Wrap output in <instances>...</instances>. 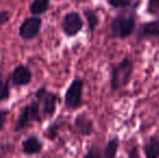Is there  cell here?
Segmentation results:
<instances>
[{"instance_id": "cell-1", "label": "cell", "mask_w": 159, "mask_h": 158, "mask_svg": "<svg viewBox=\"0 0 159 158\" xmlns=\"http://www.w3.org/2000/svg\"><path fill=\"white\" fill-rule=\"evenodd\" d=\"M135 28V11L132 10L129 13H118L108 24L109 37L113 39L125 40L134 34Z\"/></svg>"}, {"instance_id": "cell-2", "label": "cell", "mask_w": 159, "mask_h": 158, "mask_svg": "<svg viewBox=\"0 0 159 158\" xmlns=\"http://www.w3.org/2000/svg\"><path fill=\"white\" fill-rule=\"evenodd\" d=\"M134 72V62L131 56L126 55L119 63L111 64L109 86L111 91L122 90L130 84Z\"/></svg>"}, {"instance_id": "cell-3", "label": "cell", "mask_w": 159, "mask_h": 158, "mask_svg": "<svg viewBox=\"0 0 159 158\" xmlns=\"http://www.w3.org/2000/svg\"><path fill=\"white\" fill-rule=\"evenodd\" d=\"M84 81L80 77H76L67 88L64 95V103L68 111L78 110L84 104L82 94H84Z\"/></svg>"}, {"instance_id": "cell-4", "label": "cell", "mask_w": 159, "mask_h": 158, "mask_svg": "<svg viewBox=\"0 0 159 158\" xmlns=\"http://www.w3.org/2000/svg\"><path fill=\"white\" fill-rule=\"evenodd\" d=\"M40 121H41V114H40L39 102L33 101L24 106V108L22 110L21 114L16 120V124H15L14 131L20 132V131L30 128L33 122Z\"/></svg>"}, {"instance_id": "cell-5", "label": "cell", "mask_w": 159, "mask_h": 158, "mask_svg": "<svg viewBox=\"0 0 159 158\" xmlns=\"http://www.w3.org/2000/svg\"><path fill=\"white\" fill-rule=\"evenodd\" d=\"M84 20H82L81 15L76 11H71L64 15L61 22V29L63 32L65 36L69 37H75L79 34L84 28Z\"/></svg>"}, {"instance_id": "cell-6", "label": "cell", "mask_w": 159, "mask_h": 158, "mask_svg": "<svg viewBox=\"0 0 159 158\" xmlns=\"http://www.w3.org/2000/svg\"><path fill=\"white\" fill-rule=\"evenodd\" d=\"M42 25V20L39 15L26 17L19 28V36L25 41L35 39L40 32Z\"/></svg>"}, {"instance_id": "cell-7", "label": "cell", "mask_w": 159, "mask_h": 158, "mask_svg": "<svg viewBox=\"0 0 159 158\" xmlns=\"http://www.w3.org/2000/svg\"><path fill=\"white\" fill-rule=\"evenodd\" d=\"M136 39L139 41L148 40L159 43V17H157V20L141 24L136 32Z\"/></svg>"}, {"instance_id": "cell-8", "label": "cell", "mask_w": 159, "mask_h": 158, "mask_svg": "<svg viewBox=\"0 0 159 158\" xmlns=\"http://www.w3.org/2000/svg\"><path fill=\"white\" fill-rule=\"evenodd\" d=\"M32 72L30 67L25 65H17L14 70H12L11 75L9 76L10 82H12L13 86L15 87H23L27 86L32 81Z\"/></svg>"}, {"instance_id": "cell-9", "label": "cell", "mask_w": 159, "mask_h": 158, "mask_svg": "<svg viewBox=\"0 0 159 158\" xmlns=\"http://www.w3.org/2000/svg\"><path fill=\"white\" fill-rule=\"evenodd\" d=\"M74 126L77 131L84 137H90L94 131V122L86 112L80 113L74 120Z\"/></svg>"}, {"instance_id": "cell-10", "label": "cell", "mask_w": 159, "mask_h": 158, "mask_svg": "<svg viewBox=\"0 0 159 158\" xmlns=\"http://www.w3.org/2000/svg\"><path fill=\"white\" fill-rule=\"evenodd\" d=\"M42 114L46 117H51L57 112L59 97L54 92H48L42 97Z\"/></svg>"}, {"instance_id": "cell-11", "label": "cell", "mask_w": 159, "mask_h": 158, "mask_svg": "<svg viewBox=\"0 0 159 158\" xmlns=\"http://www.w3.org/2000/svg\"><path fill=\"white\" fill-rule=\"evenodd\" d=\"M42 147H43V144L41 140L36 135H30L22 142V150L26 155L39 154Z\"/></svg>"}, {"instance_id": "cell-12", "label": "cell", "mask_w": 159, "mask_h": 158, "mask_svg": "<svg viewBox=\"0 0 159 158\" xmlns=\"http://www.w3.org/2000/svg\"><path fill=\"white\" fill-rule=\"evenodd\" d=\"M144 155L147 158H158L159 157V135L153 134L146 140L143 145Z\"/></svg>"}, {"instance_id": "cell-13", "label": "cell", "mask_w": 159, "mask_h": 158, "mask_svg": "<svg viewBox=\"0 0 159 158\" xmlns=\"http://www.w3.org/2000/svg\"><path fill=\"white\" fill-rule=\"evenodd\" d=\"M84 15L87 20V24H88V30L90 35H93L96 29V27L100 24V17H98V12L94 9L86 8L84 9Z\"/></svg>"}, {"instance_id": "cell-14", "label": "cell", "mask_w": 159, "mask_h": 158, "mask_svg": "<svg viewBox=\"0 0 159 158\" xmlns=\"http://www.w3.org/2000/svg\"><path fill=\"white\" fill-rule=\"evenodd\" d=\"M120 146V140L119 138L114 137L107 141L104 150H103V157L105 158H114L117 156L118 150Z\"/></svg>"}, {"instance_id": "cell-15", "label": "cell", "mask_w": 159, "mask_h": 158, "mask_svg": "<svg viewBox=\"0 0 159 158\" xmlns=\"http://www.w3.org/2000/svg\"><path fill=\"white\" fill-rule=\"evenodd\" d=\"M50 8V0H33L30 3V11L33 15L44 14Z\"/></svg>"}, {"instance_id": "cell-16", "label": "cell", "mask_w": 159, "mask_h": 158, "mask_svg": "<svg viewBox=\"0 0 159 158\" xmlns=\"http://www.w3.org/2000/svg\"><path fill=\"white\" fill-rule=\"evenodd\" d=\"M107 4L113 9L126 10L133 4V0H107Z\"/></svg>"}, {"instance_id": "cell-17", "label": "cell", "mask_w": 159, "mask_h": 158, "mask_svg": "<svg viewBox=\"0 0 159 158\" xmlns=\"http://www.w3.org/2000/svg\"><path fill=\"white\" fill-rule=\"evenodd\" d=\"M60 128H61V122L55 121V122H53L52 124H50V126H49V128L47 129L43 133L49 140H51V141H54V140L57 138V135H59Z\"/></svg>"}, {"instance_id": "cell-18", "label": "cell", "mask_w": 159, "mask_h": 158, "mask_svg": "<svg viewBox=\"0 0 159 158\" xmlns=\"http://www.w3.org/2000/svg\"><path fill=\"white\" fill-rule=\"evenodd\" d=\"M10 97V78L0 80V102L7 101Z\"/></svg>"}, {"instance_id": "cell-19", "label": "cell", "mask_w": 159, "mask_h": 158, "mask_svg": "<svg viewBox=\"0 0 159 158\" xmlns=\"http://www.w3.org/2000/svg\"><path fill=\"white\" fill-rule=\"evenodd\" d=\"M146 13L152 16L159 17V0H147Z\"/></svg>"}, {"instance_id": "cell-20", "label": "cell", "mask_w": 159, "mask_h": 158, "mask_svg": "<svg viewBox=\"0 0 159 158\" xmlns=\"http://www.w3.org/2000/svg\"><path fill=\"white\" fill-rule=\"evenodd\" d=\"M84 158H101L103 157V151L98 146H91L88 152L84 155Z\"/></svg>"}, {"instance_id": "cell-21", "label": "cell", "mask_w": 159, "mask_h": 158, "mask_svg": "<svg viewBox=\"0 0 159 158\" xmlns=\"http://www.w3.org/2000/svg\"><path fill=\"white\" fill-rule=\"evenodd\" d=\"M10 19H11V14L9 11H7V10L0 11V26L6 25L7 23H9Z\"/></svg>"}, {"instance_id": "cell-22", "label": "cell", "mask_w": 159, "mask_h": 158, "mask_svg": "<svg viewBox=\"0 0 159 158\" xmlns=\"http://www.w3.org/2000/svg\"><path fill=\"white\" fill-rule=\"evenodd\" d=\"M9 114H10V111L9 110H6V108L0 110V131L3 129L4 124L7 121V117H8Z\"/></svg>"}, {"instance_id": "cell-23", "label": "cell", "mask_w": 159, "mask_h": 158, "mask_svg": "<svg viewBox=\"0 0 159 158\" xmlns=\"http://www.w3.org/2000/svg\"><path fill=\"white\" fill-rule=\"evenodd\" d=\"M127 156L129 158H139L141 156L140 152H139V148L138 146H133V147L131 148V150H129V152H128Z\"/></svg>"}, {"instance_id": "cell-24", "label": "cell", "mask_w": 159, "mask_h": 158, "mask_svg": "<svg viewBox=\"0 0 159 158\" xmlns=\"http://www.w3.org/2000/svg\"><path fill=\"white\" fill-rule=\"evenodd\" d=\"M46 93H47V87L46 86H42V87H40V88L38 89L37 91H36L35 97H37L38 100H41Z\"/></svg>"}]
</instances>
